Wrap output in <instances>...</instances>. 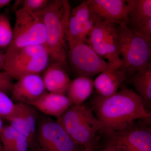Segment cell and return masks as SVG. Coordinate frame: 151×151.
Listing matches in <instances>:
<instances>
[{
  "instance_id": "1",
  "label": "cell",
  "mask_w": 151,
  "mask_h": 151,
  "mask_svg": "<svg viewBox=\"0 0 151 151\" xmlns=\"http://www.w3.org/2000/svg\"><path fill=\"white\" fill-rule=\"evenodd\" d=\"M91 105L102 125L101 131L105 134L124 129L137 119L151 121V113L146 110L140 96L132 89H123L110 97L96 95Z\"/></svg>"
},
{
  "instance_id": "2",
  "label": "cell",
  "mask_w": 151,
  "mask_h": 151,
  "mask_svg": "<svg viewBox=\"0 0 151 151\" xmlns=\"http://www.w3.org/2000/svg\"><path fill=\"white\" fill-rule=\"evenodd\" d=\"M71 9L67 0H53L39 13L46 30L45 46L52 63L65 65L67 62L65 34Z\"/></svg>"
},
{
  "instance_id": "3",
  "label": "cell",
  "mask_w": 151,
  "mask_h": 151,
  "mask_svg": "<svg viewBox=\"0 0 151 151\" xmlns=\"http://www.w3.org/2000/svg\"><path fill=\"white\" fill-rule=\"evenodd\" d=\"M92 111L91 107L83 104L73 105L57 120L72 140L83 149L96 148V134L102 128Z\"/></svg>"
},
{
  "instance_id": "4",
  "label": "cell",
  "mask_w": 151,
  "mask_h": 151,
  "mask_svg": "<svg viewBox=\"0 0 151 151\" xmlns=\"http://www.w3.org/2000/svg\"><path fill=\"white\" fill-rule=\"evenodd\" d=\"M121 69L126 80L150 62L151 42L128 27L127 23L117 25Z\"/></svg>"
},
{
  "instance_id": "5",
  "label": "cell",
  "mask_w": 151,
  "mask_h": 151,
  "mask_svg": "<svg viewBox=\"0 0 151 151\" xmlns=\"http://www.w3.org/2000/svg\"><path fill=\"white\" fill-rule=\"evenodd\" d=\"M5 55L4 71L17 80L25 76L39 74L46 69L50 60L44 45L24 47Z\"/></svg>"
},
{
  "instance_id": "6",
  "label": "cell",
  "mask_w": 151,
  "mask_h": 151,
  "mask_svg": "<svg viewBox=\"0 0 151 151\" xmlns=\"http://www.w3.org/2000/svg\"><path fill=\"white\" fill-rule=\"evenodd\" d=\"M15 12L13 38L5 54L12 53L24 47L45 45L46 30L39 14H32L22 8Z\"/></svg>"
},
{
  "instance_id": "7",
  "label": "cell",
  "mask_w": 151,
  "mask_h": 151,
  "mask_svg": "<svg viewBox=\"0 0 151 151\" xmlns=\"http://www.w3.org/2000/svg\"><path fill=\"white\" fill-rule=\"evenodd\" d=\"M143 123L134 122L124 129L106 134V144L128 151H151V127L147 122Z\"/></svg>"
},
{
  "instance_id": "8",
  "label": "cell",
  "mask_w": 151,
  "mask_h": 151,
  "mask_svg": "<svg viewBox=\"0 0 151 151\" xmlns=\"http://www.w3.org/2000/svg\"><path fill=\"white\" fill-rule=\"evenodd\" d=\"M67 60L78 77L90 78L108 68V63L86 43H78L69 47Z\"/></svg>"
},
{
  "instance_id": "9",
  "label": "cell",
  "mask_w": 151,
  "mask_h": 151,
  "mask_svg": "<svg viewBox=\"0 0 151 151\" xmlns=\"http://www.w3.org/2000/svg\"><path fill=\"white\" fill-rule=\"evenodd\" d=\"M37 130L38 141L43 150L80 151L82 150L57 121L45 119L40 122Z\"/></svg>"
},
{
  "instance_id": "10",
  "label": "cell",
  "mask_w": 151,
  "mask_h": 151,
  "mask_svg": "<svg viewBox=\"0 0 151 151\" xmlns=\"http://www.w3.org/2000/svg\"><path fill=\"white\" fill-rule=\"evenodd\" d=\"M92 12L102 21L113 24H127L128 8L124 0H88Z\"/></svg>"
},
{
  "instance_id": "11",
  "label": "cell",
  "mask_w": 151,
  "mask_h": 151,
  "mask_svg": "<svg viewBox=\"0 0 151 151\" xmlns=\"http://www.w3.org/2000/svg\"><path fill=\"white\" fill-rule=\"evenodd\" d=\"M45 91L43 79L39 74L25 76L14 84L12 99L17 103L30 105Z\"/></svg>"
},
{
  "instance_id": "12",
  "label": "cell",
  "mask_w": 151,
  "mask_h": 151,
  "mask_svg": "<svg viewBox=\"0 0 151 151\" xmlns=\"http://www.w3.org/2000/svg\"><path fill=\"white\" fill-rule=\"evenodd\" d=\"M37 113L32 105L17 103L13 115L9 120L10 125L24 135L32 145L36 136Z\"/></svg>"
},
{
  "instance_id": "13",
  "label": "cell",
  "mask_w": 151,
  "mask_h": 151,
  "mask_svg": "<svg viewBox=\"0 0 151 151\" xmlns=\"http://www.w3.org/2000/svg\"><path fill=\"white\" fill-rule=\"evenodd\" d=\"M126 81L125 73L121 69L108 67L96 77L94 87L100 97H108L117 93L121 84Z\"/></svg>"
},
{
  "instance_id": "14",
  "label": "cell",
  "mask_w": 151,
  "mask_h": 151,
  "mask_svg": "<svg viewBox=\"0 0 151 151\" xmlns=\"http://www.w3.org/2000/svg\"><path fill=\"white\" fill-rule=\"evenodd\" d=\"M91 14L88 1H85L71 9L66 28L65 38L69 47L79 43L80 32L83 24Z\"/></svg>"
},
{
  "instance_id": "15",
  "label": "cell",
  "mask_w": 151,
  "mask_h": 151,
  "mask_svg": "<svg viewBox=\"0 0 151 151\" xmlns=\"http://www.w3.org/2000/svg\"><path fill=\"white\" fill-rule=\"evenodd\" d=\"M30 105L58 119L72 104L65 94L46 92Z\"/></svg>"
},
{
  "instance_id": "16",
  "label": "cell",
  "mask_w": 151,
  "mask_h": 151,
  "mask_svg": "<svg viewBox=\"0 0 151 151\" xmlns=\"http://www.w3.org/2000/svg\"><path fill=\"white\" fill-rule=\"evenodd\" d=\"M63 65L51 63L45 70L42 79L45 89L50 93L65 94L72 81Z\"/></svg>"
},
{
  "instance_id": "17",
  "label": "cell",
  "mask_w": 151,
  "mask_h": 151,
  "mask_svg": "<svg viewBox=\"0 0 151 151\" xmlns=\"http://www.w3.org/2000/svg\"><path fill=\"white\" fill-rule=\"evenodd\" d=\"M103 22V21H102ZM103 22V42L108 60V67L121 69L122 62L119 54L117 27L118 24Z\"/></svg>"
},
{
  "instance_id": "18",
  "label": "cell",
  "mask_w": 151,
  "mask_h": 151,
  "mask_svg": "<svg viewBox=\"0 0 151 151\" xmlns=\"http://www.w3.org/2000/svg\"><path fill=\"white\" fill-rule=\"evenodd\" d=\"M127 82L134 87L142 100L146 110L151 113V63L150 62L127 79Z\"/></svg>"
},
{
  "instance_id": "19",
  "label": "cell",
  "mask_w": 151,
  "mask_h": 151,
  "mask_svg": "<svg viewBox=\"0 0 151 151\" xmlns=\"http://www.w3.org/2000/svg\"><path fill=\"white\" fill-rule=\"evenodd\" d=\"M128 27L134 29L151 18V0H127Z\"/></svg>"
},
{
  "instance_id": "20",
  "label": "cell",
  "mask_w": 151,
  "mask_h": 151,
  "mask_svg": "<svg viewBox=\"0 0 151 151\" xmlns=\"http://www.w3.org/2000/svg\"><path fill=\"white\" fill-rule=\"evenodd\" d=\"M93 88L94 83L91 78L78 76L70 82L66 96L72 105H81L92 94Z\"/></svg>"
},
{
  "instance_id": "21",
  "label": "cell",
  "mask_w": 151,
  "mask_h": 151,
  "mask_svg": "<svg viewBox=\"0 0 151 151\" xmlns=\"http://www.w3.org/2000/svg\"><path fill=\"white\" fill-rule=\"evenodd\" d=\"M103 22L98 18L97 22L88 36L86 44L100 57L104 59H106V53L103 42Z\"/></svg>"
},
{
  "instance_id": "22",
  "label": "cell",
  "mask_w": 151,
  "mask_h": 151,
  "mask_svg": "<svg viewBox=\"0 0 151 151\" xmlns=\"http://www.w3.org/2000/svg\"><path fill=\"white\" fill-rule=\"evenodd\" d=\"M13 38V29L7 15L0 13V50H6Z\"/></svg>"
},
{
  "instance_id": "23",
  "label": "cell",
  "mask_w": 151,
  "mask_h": 151,
  "mask_svg": "<svg viewBox=\"0 0 151 151\" xmlns=\"http://www.w3.org/2000/svg\"><path fill=\"white\" fill-rule=\"evenodd\" d=\"M16 104L7 94L0 90V117L9 121L16 110Z\"/></svg>"
},
{
  "instance_id": "24",
  "label": "cell",
  "mask_w": 151,
  "mask_h": 151,
  "mask_svg": "<svg viewBox=\"0 0 151 151\" xmlns=\"http://www.w3.org/2000/svg\"><path fill=\"white\" fill-rule=\"evenodd\" d=\"M49 1L48 0H24L22 8L32 14H39L46 7Z\"/></svg>"
},
{
  "instance_id": "25",
  "label": "cell",
  "mask_w": 151,
  "mask_h": 151,
  "mask_svg": "<svg viewBox=\"0 0 151 151\" xmlns=\"http://www.w3.org/2000/svg\"><path fill=\"white\" fill-rule=\"evenodd\" d=\"M97 19L98 18L97 16L91 11L90 17L89 19L85 22L81 28L79 37V43L86 44L88 36L94 27L95 24L97 22Z\"/></svg>"
},
{
  "instance_id": "26",
  "label": "cell",
  "mask_w": 151,
  "mask_h": 151,
  "mask_svg": "<svg viewBox=\"0 0 151 151\" xmlns=\"http://www.w3.org/2000/svg\"><path fill=\"white\" fill-rule=\"evenodd\" d=\"M10 76L6 71H0V90L6 94L12 93L14 84Z\"/></svg>"
},
{
  "instance_id": "27",
  "label": "cell",
  "mask_w": 151,
  "mask_h": 151,
  "mask_svg": "<svg viewBox=\"0 0 151 151\" xmlns=\"http://www.w3.org/2000/svg\"><path fill=\"white\" fill-rule=\"evenodd\" d=\"M133 30L151 42V18Z\"/></svg>"
},
{
  "instance_id": "28",
  "label": "cell",
  "mask_w": 151,
  "mask_h": 151,
  "mask_svg": "<svg viewBox=\"0 0 151 151\" xmlns=\"http://www.w3.org/2000/svg\"><path fill=\"white\" fill-rule=\"evenodd\" d=\"M100 151H128L112 145L106 144L104 148Z\"/></svg>"
},
{
  "instance_id": "29",
  "label": "cell",
  "mask_w": 151,
  "mask_h": 151,
  "mask_svg": "<svg viewBox=\"0 0 151 151\" xmlns=\"http://www.w3.org/2000/svg\"><path fill=\"white\" fill-rule=\"evenodd\" d=\"M5 60V52L0 50V70H4V68Z\"/></svg>"
},
{
  "instance_id": "30",
  "label": "cell",
  "mask_w": 151,
  "mask_h": 151,
  "mask_svg": "<svg viewBox=\"0 0 151 151\" xmlns=\"http://www.w3.org/2000/svg\"><path fill=\"white\" fill-rule=\"evenodd\" d=\"M12 2L11 0H0V10L9 5Z\"/></svg>"
},
{
  "instance_id": "31",
  "label": "cell",
  "mask_w": 151,
  "mask_h": 151,
  "mask_svg": "<svg viewBox=\"0 0 151 151\" xmlns=\"http://www.w3.org/2000/svg\"><path fill=\"white\" fill-rule=\"evenodd\" d=\"M23 1H16L15 3L14 4V5L13 9L14 10V9L17 8L18 7L19 5L21 3L23 2Z\"/></svg>"
},
{
  "instance_id": "32",
  "label": "cell",
  "mask_w": 151,
  "mask_h": 151,
  "mask_svg": "<svg viewBox=\"0 0 151 151\" xmlns=\"http://www.w3.org/2000/svg\"><path fill=\"white\" fill-rule=\"evenodd\" d=\"M95 149V148L94 147L87 148L82 149L80 151H94Z\"/></svg>"
},
{
  "instance_id": "33",
  "label": "cell",
  "mask_w": 151,
  "mask_h": 151,
  "mask_svg": "<svg viewBox=\"0 0 151 151\" xmlns=\"http://www.w3.org/2000/svg\"><path fill=\"white\" fill-rule=\"evenodd\" d=\"M4 126L3 125V122L2 121V119L0 117V132L1 131V130L2 129L3 127H4Z\"/></svg>"
},
{
  "instance_id": "34",
  "label": "cell",
  "mask_w": 151,
  "mask_h": 151,
  "mask_svg": "<svg viewBox=\"0 0 151 151\" xmlns=\"http://www.w3.org/2000/svg\"><path fill=\"white\" fill-rule=\"evenodd\" d=\"M0 151H3V147L1 142H0Z\"/></svg>"
},
{
  "instance_id": "35",
  "label": "cell",
  "mask_w": 151,
  "mask_h": 151,
  "mask_svg": "<svg viewBox=\"0 0 151 151\" xmlns=\"http://www.w3.org/2000/svg\"><path fill=\"white\" fill-rule=\"evenodd\" d=\"M36 151H45L43 150H42V149H41V150H37Z\"/></svg>"
}]
</instances>
